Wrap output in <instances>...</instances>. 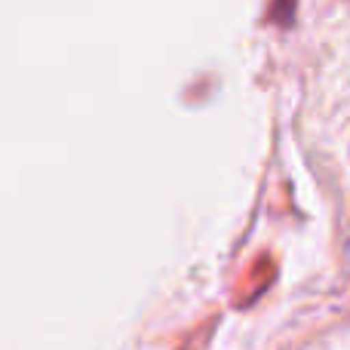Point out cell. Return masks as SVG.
<instances>
[{
	"label": "cell",
	"mask_w": 350,
	"mask_h": 350,
	"mask_svg": "<svg viewBox=\"0 0 350 350\" xmlns=\"http://www.w3.org/2000/svg\"><path fill=\"white\" fill-rule=\"evenodd\" d=\"M295 6H298V0H273V22L289 28L292 18H295Z\"/></svg>",
	"instance_id": "1"
}]
</instances>
